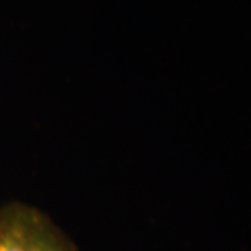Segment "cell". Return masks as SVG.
<instances>
[{"label":"cell","instance_id":"obj_1","mask_svg":"<svg viewBox=\"0 0 251 251\" xmlns=\"http://www.w3.org/2000/svg\"><path fill=\"white\" fill-rule=\"evenodd\" d=\"M0 251H78L41 209L20 201L0 206Z\"/></svg>","mask_w":251,"mask_h":251}]
</instances>
